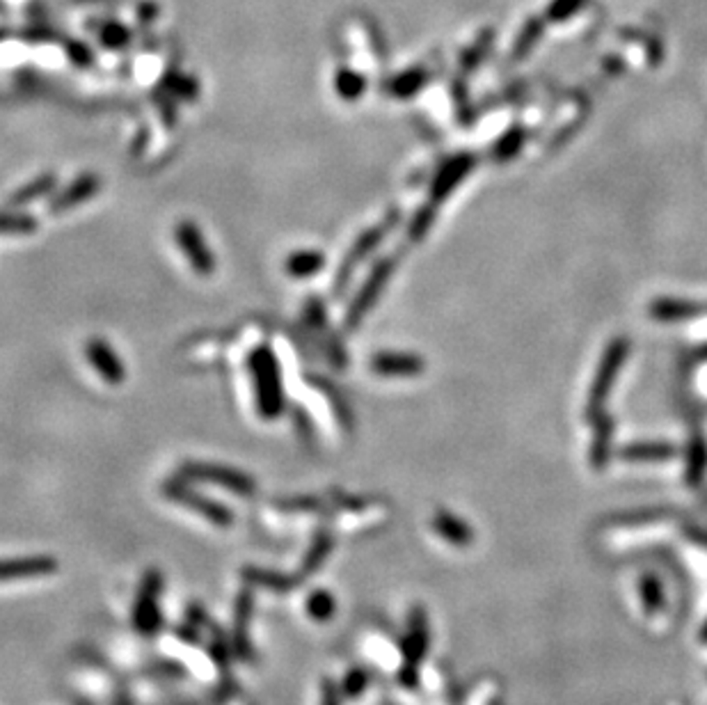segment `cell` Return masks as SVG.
<instances>
[{"mask_svg": "<svg viewBox=\"0 0 707 705\" xmlns=\"http://www.w3.org/2000/svg\"><path fill=\"white\" fill-rule=\"evenodd\" d=\"M431 632H428V616L422 605H414L408 616V632L403 639V660L405 667L399 671V682L405 687H414L419 680V667L428 653Z\"/></svg>", "mask_w": 707, "mask_h": 705, "instance_id": "6da1fadb", "label": "cell"}, {"mask_svg": "<svg viewBox=\"0 0 707 705\" xmlns=\"http://www.w3.org/2000/svg\"><path fill=\"white\" fill-rule=\"evenodd\" d=\"M163 581L165 580H163L161 571H156V568H149V571L143 575V581H140V591H138V598H135L131 621H134L135 632H140L143 637H152V634H156L163 625V614H161V607H158V601H161V591H163Z\"/></svg>", "mask_w": 707, "mask_h": 705, "instance_id": "7a4b0ae2", "label": "cell"}, {"mask_svg": "<svg viewBox=\"0 0 707 705\" xmlns=\"http://www.w3.org/2000/svg\"><path fill=\"white\" fill-rule=\"evenodd\" d=\"M181 477L190 479V482H206L214 483V486H223L243 497H250L252 492H256V483L247 474L232 470V467L190 462V465L181 467Z\"/></svg>", "mask_w": 707, "mask_h": 705, "instance_id": "3957f363", "label": "cell"}, {"mask_svg": "<svg viewBox=\"0 0 707 705\" xmlns=\"http://www.w3.org/2000/svg\"><path fill=\"white\" fill-rule=\"evenodd\" d=\"M165 495L170 501H176V504H181V506H185V509L200 513L202 518L209 520V522L215 524V527H229V524L234 522V515H232V511L227 509V506L220 504V501L206 500V497L197 495L195 491H190V488L184 486L181 482L167 483Z\"/></svg>", "mask_w": 707, "mask_h": 705, "instance_id": "277c9868", "label": "cell"}, {"mask_svg": "<svg viewBox=\"0 0 707 705\" xmlns=\"http://www.w3.org/2000/svg\"><path fill=\"white\" fill-rule=\"evenodd\" d=\"M254 614V596H252L250 586H245L236 598V610H234V637L232 649L238 660L250 662L252 660V646H250V621Z\"/></svg>", "mask_w": 707, "mask_h": 705, "instance_id": "5b68a950", "label": "cell"}, {"mask_svg": "<svg viewBox=\"0 0 707 705\" xmlns=\"http://www.w3.org/2000/svg\"><path fill=\"white\" fill-rule=\"evenodd\" d=\"M57 571L53 557H21L0 559V581L30 580V577H48Z\"/></svg>", "mask_w": 707, "mask_h": 705, "instance_id": "8992f818", "label": "cell"}, {"mask_svg": "<svg viewBox=\"0 0 707 705\" xmlns=\"http://www.w3.org/2000/svg\"><path fill=\"white\" fill-rule=\"evenodd\" d=\"M243 580H245L247 586H264L268 591L275 593H291L298 589L300 580L303 577H294V575H284V572L277 571H264V568H243Z\"/></svg>", "mask_w": 707, "mask_h": 705, "instance_id": "52a82bcc", "label": "cell"}, {"mask_svg": "<svg viewBox=\"0 0 707 705\" xmlns=\"http://www.w3.org/2000/svg\"><path fill=\"white\" fill-rule=\"evenodd\" d=\"M333 545L334 541L328 531H324V529L316 531L312 543H309L307 552H304L303 561H300V577H312L318 568L324 566L325 559H328L330 552H333Z\"/></svg>", "mask_w": 707, "mask_h": 705, "instance_id": "ba28073f", "label": "cell"}, {"mask_svg": "<svg viewBox=\"0 0 707 705\" xmlns=\"http://www.w3.org/2000/svg\"><path fill=\"white\" fill-rule=\"evenodd\" d=\"M433 527H435V531L442 539L449 541L452 545H461V548L463 545H470L472 539H474L472 529L461 518L446 513V511H437L435 518H433Z\"/></svg>", "mask_w": 707, "mask_h": 705, "instance_id": "9c48e42d", "label": "cell"}, {"mask_svg": "<svg viewBox=\"0 0 707 705\" xmlns=\"http://www.w3.org/2000/svg\"><path fill=\"white\" fill-rule=\"evenodd\" d=\"M179 243L184 245L185 253H188L190 262L195 263L200 271H211V254L209 250L204 248V243H202V236L197 233L195 227H190V224H184V227L179 229Z\"/></svg>", "mask_w": 707, "mask_h": 705, "instance_id": "30bf717a", "label": "cell"}, {"mask_svg": "<svg viewBox=\"0 0 707 705\" xmlns=\"http://www.w3.org/2000/svg\"><path fill=\"white\" fill-rule=\"evenodd\" d=\"M373 369L387 376H410V373L422 372V362L410 355H378L373 360Z\"/></svg>", "mask_w": 707, "mask_h": 705, "instance_id": "8fae6325", "label": "cell"}, {"mask_svg": "<svg viewBox=\"0 0 707 705\" xmlns=\"http://www.w3.org/2000/svg\"><path fill=\"white\" fill-rule=\"evenodd\" d=\"M622 355H625V346H613L612 352L607 355V362H604L602 367V373H600V378L595 381V390H593V396H591V408H598L600 399H604V394L609 392V382H612L613 373H616V367H618V360H622Z\"/></svg>", "mask_w": 707, "mask_h": 705, "instance_id": "7c38bea8", "label": "cell"}, {"mask_svg": "<svg viewBox=\"0 0 707 705\" xmlns=\"http://www.w3.org/2000/svg\"><path fill=\"white\" fill-rule=\"evenodd\" d=\"M307 614L312 616L316 623H325V621H330L337 614V601H334L333 593L324 591V589L312 591L307 598Z\"/></svg>", "mask_w": 707, "mask_h": 705, "instance_id": "4fadbf2b", "label": "cell"}, {"mask_svg": "<svg viewBox=\"0 0 707 705\" xmlns=\"http://www.w3.org/2000/svg\"><path fill=\"white\" fill-rule=\"evenodd\" d=\"M87 351H90L92 362L96 364V369H99L108 381H122V367H119L117 358L110 352V348H105L104 343L95 342Z\"/></svg>", "mask_w": 707, "mask_h": 705, "instance_id": "5bb4252c", "label": "cell"}, {"mask_svg": "<svg viewBox=\"0 0 707 705\" xmlns=\"http://www.w3.org/2000/svg\"><path fill=\"white\" fill-rule=\"evenodd\" d=\"M641 601H643L648 614H660L662 607H664V591H662V584L655 575L641 577Z\"/></svg>", "mask_w": 707, "mask_h": 705, "instance_id": "9a60e30c", "label": "cell"}, {"mask_svg": "<svg viewBox=\"0 0 707 705\" xmlns=\"http://www.w3.org/2000/svg\"><path fill=\"white\" fill-rule=\"evenodd\" d=\"M369 678L371 676L366 669H362V667L351 669V671L344 676V682H342L344 699H348V700L360 699V696L366 691V687H369Z\"/></svg>", "mask_w": 707, "mask_h": 705, "instance_id": "2e32d148", "label": "cell"}, {"mask_svg": "<svg viewBox=\"0 0 707 705\" xmlns=\"http://www.w3.org/2000/svg\"><path fill=\"white\" fill-rule=\"evenodd\" d=\"M625 458L630 461H652V458H669L673 453V449L664 447V444H634V447H627Z\"/></svg>", "mask_w": 707, "mask_h": 705, "instance_id": "e0dca14e", "label": "cell"}, {"mask_svg": "<svg viewBox=\"0 0 707 705\" xmlns=\"http://www.w3.org/2000/svg\"><path fill=\"white\" fill-rule=\"evenodd\" d=\"M321 266H324V259H321V254L300 253V254H295V257H291L289 273H294L295 277H304V275H312V273H316Z\"/></svg>", "mask_w": 707, "mask_h": 705, "instance_id": "ac0fdd59", "label": "cell"}, {"mask_svg": "<svg viewBox=\"0 0 707 705\" xmlns=\"http://www.w3.org/2000/svg\"><path fill=\"white\" fill-rule=\"evenodd\" d=\"M229 650H234V649H229V643H227V639H224L223 630L214 628V634H211V643H209V655H211V660H214L215 667L223 669V671L227 669V664H229Z\"/></svg>", "mask_w": 707, "mask_h": 705, "instance_id": "d6986e66", "label": "cell"}, {"mask_svg": "<svg viewBox=\"0 0 707 705\" xmlns=\"http://www.w3.org/2000/svg\"><path fill=\"white\" fill-rule=\"evenodd\" d=\"M321 705H344L342 687H337L333 678H325L321 685Z\"/></svg>", "mask_w": 707, "mask_h": 705, "instance_id": "ffe728a7", "label": "cell"}, {"mask_svg": "<svg viewBox=\"0 0 707 705\" xmlns=\"http://www.w3.org/2000/svg\"><path fill=\"white\" fill-rule=\"evenodd\" d=\"M339 83H342V92H346L348 96H355L362 87V78L355 76V74H342Z\"/></svg>", "mask_w": 707, "mask_h": 705, "instance_id": "44dd1931", "label": "cell"}, {"mask_svg": "<svg viewBox=\"0 0 707 705\" xmlns=\"http://www.w3.org/2000/svg\"><path fill=\"white\" fill-rule=\"evenodd\" d=\"M384 275H387V268H384V271H383V275H380V271L375 273L373 280H371V284H369V291H371V293H373V289H378L380 282H384ZM371 301H373V296H369V293H366V296L362 298V305H357V307H355V314H360L362 307H364V310H366V305H369Z\"/></svg>", "mask_w": 707, "mask_h": 705, "instance_id": "7402d4cb", "label": "cell"}, {"mask_svg": "<svg viewBox=\"0 0 707 705\" xmlns=\"http://www.w3.org/2000/svg\"><path fill=\"white\" fill-rule=\"evenodd\" d=\"M701 637H702V641H707V625H705V630H702Z\"/></svg>", "mask_w": 707, "mask_h": 705, "instance_id": "603a6c76", "label": "cell"}]
</instances>
